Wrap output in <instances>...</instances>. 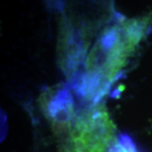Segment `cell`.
I'll return each instance as SVG.
<instances>
[{
    "label": "cell",
    "instance_id": "6da1fadb",
    "mask_svg": "<svg viewBox=\"0 0 152 152\" xmlns=\"http://www.w3.org/2000/svg\"><path fill=\"white\" fill-rule=\"evenodd\" d=\"M59 152H106L114 137V124L106 110L96 106L53 124Z\"/></svg>",
    "mask_w": 152,
    "mask_h": 152
}]
</instances>
